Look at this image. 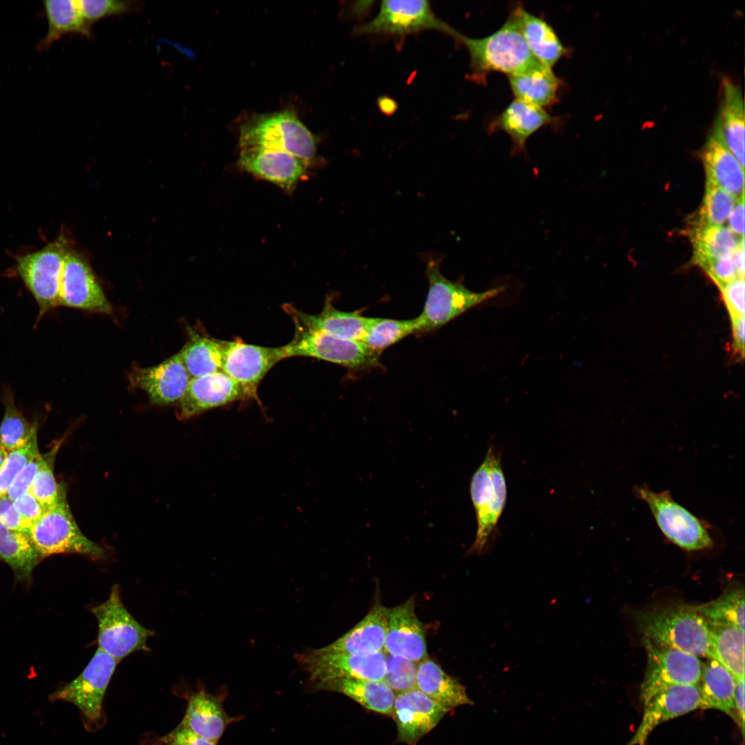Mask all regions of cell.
<instances>
[{"mask_svg":"<svg viewBox=\"0 0 745 745\" xmlns=\"http://www.w3.org/2000/svg\"><path fill=\"white\" fill-rule=\"evenodd\" d=\"M553 119L543 108L515 99L498 115L490 128L506 132L512 140L513 153L519 154L524 151L527 139Z\"/></svg>","mask_w":745,"mask_h":745,"instance_id":"obj_27","label":"cell"},{"mask_svg":"<svg viewBox=\"0 0 745 745\" xmlns=\"http://www.w3.org/2000/svg\"><path fill=\"white\" fill-rule=\"evenodd\" d=\"M644 644L647 651V665L640 686V699L644 705L653 695L668 686L699 684L703 667L699 657L679 650L655 645L646 639H644Z\"/></svg>","mask_w":745,"mask_h":745,"instance_id":"obj_13","label":"cell"},{"mask_svg":"<svg viewBox=\"0 0 745 745\" xmlns=\"http://www.w3.org/2000/svg\"><path fill=\"white\" fill-rule=\"evenodd\" d=\"M226 723L225 713L215 697L200 690L190 697L181 726L217 744Z\"/></svg>","mask_w":745,"mask_h":745,"instance_id":"obj_33","label":"cell"},{"mask_svg":"<svg viewBox=\"0 0 745 745\" xmlns=\"http://www.w3.org/2000/svg\"><path fill=\"white\" fill-rule=\"evenodd\" d=\"M417 665L410 659L386 653L383 682L397 693L417 688Z\"/></svg>","mask_w":745,"mask_h":745,"instance_id":"obj_45","label":"cell"},{"mask_svg":"<svg viewBox=\"0 0 745 745\" xmlns=\"http://www.w3.org/2000/svg\"><path fill=\"white\" fill-rule=\"evenodd\" d=\"M470 493L475 510L477 531L470 553L480 554L485 549L500 519L506 501L507 487L501 453L492 446L474 473Z\"/></svg>","mask_w":745,"mask_h":745,"instance_id":"obj_6","label":"cell"},{"mask_svg":"<svg viewBox=\"0 0 745 745\" xmlns=\"http://www.w3.org/2000/svg\"><path fill=\"white\" fill-rule=\"evenodd\" d=\"M378 106L381 111L386 115H391L397 109L395 101L387 97H381L378 100Z\"/></svg>","mask_w":745,"mask_h":745,"instance_id":"obj_57","label":"cell"},{"mask_svg":"<svg viewBox=\"0 0 745 745\" xmlns=\"http://www.w3.org/2000/svg\"><path fill=\"white\" fill-rule=\"evenodd\" d=\"M2 400L4 414L0 423V446L8 453L24 446L37 430V424L30 423L15 406L10 388H4Z\"/></svg>","mask_w":745,"mask_h":745,"instance_id":"obj_39","label":"cell"},{"mask_svg":"<svg viewBox=\"0 0 745 745\" xmlns=\"http://www.w3.org/2000/svg\"><path fill=\"white\" fill-rule=\"evenodd\" d=\"M168 744H169V745H178V744H175V743H169Z\"/></svg>","mask_w":745,"mask_h":745,"instance_id":"obj_59","label":"cell"},{"mask_svg":"<svg viewBox=\"0 0 745 745\" xmlns=\"http://www.w3.org/2000/svg\"><path fill=\"white\" fill-rule=\"evenodd\" d=\"M734 709L735 722L738 724L743 735L744 730V678L736 679Z\"/></svg>","mask_w":745,"mask_h":745,"instance_id":"obj_53","label":"cell"},{"mask_svg":"<svg viewBox=\"0 0 745 745\" xmlns=\"http://www.w3.org/2000/svg\"><path fill=\"white\" fill-rule=\"evenodd\" d=\"M295 328L292 339L281 346L284 359L309 357L352 369L365 368L377 363L379 354L361 341Z\"/></svg>","mask_w":745,"mask_h":745,"instance_id":"obj_12","label":"cell"},{"mask_svg":"<svg viewBox=\"0 0 745 745\" xmlns=\"http://www.w3.org/2000/svg\"><path fill=\"white\" fill-rule=\"evenodd\" d=\"M687 233L693 245V261L700 267L711 260L732 255L744 240V237L738 236L728 227L699 225L691 221Z\"/></svg>","mask_w":745,"mask_h":745,"instance_id":"obj_34","label":"cell"},{"mask_svg":"<svg viewBox=\"0 0 745 745\" xmlns=\"http://www.w3.org/2000/svg\"><path fill=\"white\" fill-rule=\"evenodd\" d=\"M317 689L341 693L369 711L392 716L395 694L383 681L337 679L320 685Z\"/></svg>","mask_w":745,"mask_h":745,"instance_id":"obj_31","label":"cell"},{"mask_svg":"<svg viewBox=\"0 0 745 745\" xmlns=\"http://www.w3.org/2000/svg\"><path fill=\"white\" fill-rule=\"evenodd\" d=\"M0 524L10 530L28 535L31 528L15 509L13 501L6 495L0 497Z\"/></svg>","mask_w":745,"mask_h":745,"instance_id":"obj_50","label":"cell"},{"mask_svg":"<svg viewBox=\"0 0 745 745\" xmlns=\"http://www.w3.org/2000/svg\"><path fill=\"white\" fill-rule=\"evenodd\" d=\"M48 30L39 43L38 48L43 50L62 36L69 33L80 34L87 37L92 35L91 27L85 21L77 0H46L43 2Z\"/></svg>","mask_w":745,"mask_h":745,"instance_id":"obj_35","label":"cell"},{"mask_svg":"<svg viewBox=\"0 0 745 745\" xmlns=\"http://www.w3.org/2000/svg\"><path fill=\"white\" fill-rule=\"evenodd\" d=\"M701 157L706 183L720 188L736 199L744 197V168L713 130L702 148Z\"/></svg>","mask_w":745,"mask_h":745,"instance_id":"obj_26","label":"cell"},{"mask_svg":"<svg viewBox=\"0 0 745 745\" xmlns=\"http://www.w3.org/2000/svg\"><path fill=\"white\" fill-rule=\"evenodd\" d=\"M284 359L281 346H261L239 339L225 341L221 370L237 381L250 399L259 401L257 388L260 382Z\"/></svg>","mask_w":745,"mask_h":745,"instance_id":"obj_15","label":"cell"},{"mask_svg":"<svg viewBox=\"0 0 745 745\" xmlns=\"http://www.w3.org/2000/svg\"><path fill=\"white\" fill-rule=\"evenodd\" d=\"M79 7L86 23H93L106 17L117 15L138 10L141 1L132 0H79Z\"/></svg>","mask_w":745,"mask_h":745,"instance_id":"obj_46","label":"cell"},{"mask_svg":"<svg viewBox=\"0 0 745 745\" xmlns=\"http://www.w3.org/2000/svg\"><path fill=\"white\" fill-rule=\"evenodd\" d=\"M285 306L297 327L359 341L366 336L373 318L338 310L328 301L322 310L315 315L306 313L289 304Z\"/></svg>","mask_w":745,"mask_h":745,"instance_id":"obj_22","label":"cell"},{"mask_svg":"<svg viewBox=\"0 0 745 745\" xmlns=\"http://www.w3.org/2000/svg\"><path fill=\"white\" fill-rule=\"evenodd\" d=\"M426 274L428 290L421 313L416 317L418 332L440 328L470 308L492 299L505 290L497 286L481 292L468 289L462 283L446 278L440 271L439 261L430 259Z\"/></svg>","mask_w":745,"mask_h":745,"instance_id":"obj_5","label":"cell"},{"mask_svg":"<svg viewBox=\"0 0 745 745\" xmlns=\"http://www.w3.org/2000/svg\"><path fill=\"white\" fill-rule=\"evenodd\" d=\"M43 461V454L39 453L18 474L6 494L10 499L14 501L29 490Z\"/></svg>","mask_w":745,"mask_h":745,"instance_id":"obj_49","label":"cell"},{"mask_svg":"<svg viewBox=\"0 0 745 745\" xmlns=\"http://www.w3.org/2000/svg\"><path fill=\"white\" fill-rule=\"evenodd\" d=\"M239 166L257 177L290 190L305 174L309 165L287 152L241 150Z\"/></svg>","mask_w":745,"mask_h":745,"instance_id":"obj_23","label":"cell"},{"mask_svg":"<svg viewBox=\"0 0 745 745\" xmlns=\"http://www.w3.org/2000/svg\"><path fill=\"white\" fill-rule=\"evenodd\" d=\"M117 663L97 648L81 673L52 697L72 703L88 721L97 722L101 717L103 699Z\"/></svg>","mask_w":745,"mask_h":745,"instance_id":"obj_14","label":"cell"},{"mask_svg":"<svg viewBox=\"0 0 745 745\" xmlns=\"http://www.w3.org/2000/svg\"><path fill=\"white\" fill-rule=\"evenodd\" d=\"M8 452L0 446V469L5 461Z\"/></svg>","mask_w":745,"mask_h":745,"instance_id":"obj_58","label":"cell"},{"mask_svg":"<svg viewBox=\"0 0 745 745\" xmlns=\"http://www.w3.org/2000/svg\"><path fill=\"white\" fill-rule=\"evenodd\" d=\"M522 34L534 57L542 65L552 66L568 51L552 26L542 18L517 5Z\"/></svg>","mask_w":745,"mask_h":745,"instance_id":"obj_32","label":"cell"},{"mask_svg":"<svg viewBox=\"0 0 745 745\" xmlns=\"http://www.w3.org/2000/svg\"><path fill=\"white\" fill-rule=\"evenodd\" d=\"M416 332V317L404 320L373 317L366 336L360 341L380 354L384 349Z\"/></svg>","mask_w":745,"mask_h":745,"instance_id":"obj_41","label":"cell"},{"mask_svg":"<svg viewBox=\"0 0 745 745\" xmlns=\"http://www.w3.org/2000/svg\"><path fill=\"white\" fill-rule=\"evenodd\" d=\"M98 624V648L118 663L136 651H149L147 640L155 632L138 622L124 606L114 585L107 600L90 609Z\"/></svg>","mask_w":745,"mask_h":745,"instance_id":"obj_8","label":"cell"},{"mask_svg":"<svg viewBox=\"0 0 745 745\" xmlns=\"http://www.w3.org/2000/svg\"><path fill=\"white\" fill-rule=\"evenodd\" d=\"M508 77L516 99L540 108L557 101L562 82L550 68L539 63Z\"/></svg>","mask_w":745,"mask_h":745,"instance_id":"obj_28","label":"cell"},{"mask_svg":"<svg viewBox=\"0 0 745 745\" xmlns=\"http://www.w3.org/2000/svg\"><path fill=\"white\" fill-rule=\"evenodd\" d=\"M17 511L32 527L44 513V510L37 499L28 490L13 501Z\"/></svg>","mask_w":745,"mask_h":745,"instance_id":"obj_51","label":"cell"},{"mask_svg":"<svg viewBox=\"0 0 745 745\" xmlns=\"http://www.w3.org/2000/svg\"><path fill=\"white\" fill-rule=\"evenodd\" d=\"M722 99L712 130L744 167V103L740 86L730 79L722 83Z\"/></svg>","mask_w":745,"mask_h":745,"instance_id":"obj_24","label":"cell"},{"mask_svg":"<svg viewBox=\"0 0 745 745\" xmlns=\"http://www.w3.org/2000/svg\"><path fill=\"white\" fill-rule=\"evenodd\" d=\"M709 624L711 658L719 662L735 679L744 678V630L730 624Z\"/></svg>","mask_w":745,"mask_h":745,"instance_id":"obj_38","label":"cell"},{"mask_svg":"<svg viewBox=\"0 0 745 745\" xmlns=\"http://www.w3.org/2000/svg\"><path fill=\"white\" fill-rule=\"evenodd\" d=\"M62 441H57L48 452L43 454L42 465L29 489L44 511L54 507L66 496L65 486L57 484L54 474L56 455Z\"/></svg>","mask_w":745,"mask_h":745,"instance_id":"obj_40","label":"cell"},{"mask_svg":"<svg viewBox=\"0 0 745 745\" xmlns=\"http://www.w3.org/2000/svg\"><path fill=\"white\" fill-rule=\"evenodd\" d=\"M644 707L639 726L626 745H645L659 725L699 708L698 684L668 686L653 695Z\"/></svg>","mask_w":745,"mask_h":745,"instance_id":"obj_19","label":"cell"},{"mask_svg":"<svg viewBox=\"0 0 745 745\" xmlns=\"http://www.w3.org/2000/svg\"><path fill=\"white\" fill-rule=\"evenodd\" d=\"M29 536L41 560L59 554H78L92 560L106 556L104 549L79 528L66 496L44 512L32 526Z\"/></svg>","mask_w":745,"mask_h":745,"instance_id":"obj_7","label":"cell"},{"mask_svg":"<svg viewBox=\"0 0 745 745\" xmlns=\"http://www.w3.org/2000/svg\"><path fill=\"white\" fill-rule=\"evenodd\" d=\"M388 630V608L375 606L352 628L322 647L326 651L369 655L384 651Z\"/></svg>","mask_w":745,"mask_h":745,"instance_id":"obj_25","label":"cell"},{"mask_svg":"<svg viewBox=\"0 0 745 745\" xmlns=\"http://www.w3.org/2000/svg\"><path fill=\"white\" fill-rule=\"evenodd\" d=\"M732 324L733 347L736 353L744 357V317L731 319Z\"/></svg>","mask_w":745,"mask_h":745,"instance_id":"obj_55","label":"cell"},{"mask_svg":"<svg viewBox=\"0 0 745 745\" xmlns=\"http://www.w3.org/2000/svg\"><path fill=\"white\" fill-rule=\"evenodd\" d=\"M426 30H439L451 36L455 29L435 15L428 1L386 0L376 17L356 27L354 33L403 37Z\"/></svg>","mask_w":745,"mask_h":745,"instance_id":"obj_11","label":"cell"},{"mask_svg":"<svg viewBox=\"0 0 745 745\" xmlns=\"http://www.w3.org/2000/svg\"><path fill=\"white\" fill-rule=\"evenodd\" d=\"M737 199L720 188L706 183L702 206L691 221L700 225L722 226Z\"/></svg>","mask_w":745,"mask_h":745,"instance_id":"obj_43","label":"cell"},{"mask_svg":"<svg viewBox=\"0 0 745 745\" xmlns=\"http://www.w3.org/2000/svg\"><path fill=\"white\" fill-rule=\"evenodd\" d=\"M636 497L644 501L664 537L687 551L711 548L712 526L678 503L670 493L655 491L646 484L635 486Z\"/></svg>","mask_w":745,"mask_h":745,"instance_id":"obj_4","label":"cell"},{"mask_svg":"<svg viewBox=\"0 0 745 745\" xmlns=\"http://www.w3.org/2000/svg\"><path fill=\"white\" fill-rule=\"evenodd\" d=\"M0 559L13 570L17 582L30 584L42 561L28 534L10 530L0 524Z\"/></svg>","mask_w":745,"mask_h":745,"instance_id":"obj_36","label":"cell"},{"mask_svg":"<svg viewBox=\"0 0 745 745\" xmlns=\"http://www.w3.org/2000/svg\"><path fill=\"white\" fill-rule=\"evenodd\" d=\"M108 314L112 307L87 260L71 248L62 269L59 306Z\"/></svg>","mask_w":745,"mask_h":745,"instance_id":"obj_16","label":"cell"},{"mask_svg":"<svg viewBox=\"0 0 745 745\" xmlns=\"http://www.w3.org/2000/svg\"><path fill=\"white\" fill-rule=\"evenodd\" d=\"M224 346L225 341L191 330L188 341L179 350L191 378L221 371Z\"/></svg>","mask_w":745,"mask_h":745,"instance_id":"obj_37","label":"cell"},{"mask_svg":"<svg viewBox=\"0 0 745 745\" xmlns=\"http://www.w3.org/2000/svg\"><path fill=\"white\" fill-rule=\"evenodd\" d=\"M162 741L168 744L175 743L178 745H216L181 726L166 736Z\"/></svg>","mask_w":745,"mask_h":745,"instance_id":"obj_52","label":"cell"},{"mask_svg":"<svg viewBox=\"0 0 745 745\" xmlns=\"http://www.w3.org/2000/svg\"><path fill=\"white\" fill-rule=\"evenodd\" d=\"M732 257L737 269L739 279H744V240L733 252Z\"/></svg>","mask_w":745,"mask_h":745,"instance_id":"obj_56","label":"cell"},{"mask_svg":"<svg viewBox=\"0 0 745 745\" xmlns=\"http://www.w3.org/2000/svg\"><path fill=\"white\" fill-rule=\"evenodd\" d=\"M416 684L417 689L448 712L471 704L464 686L428 657L417 665Z\"/></svg>","mask_w":745,"mask_h":745,"instance_id":"obj_29","label":"cell"},{"mask_svg":"<svg viewBox=\"0 0 745 745\" xmlns=\"http://www.w3.org/2000/svg\"><path fill=\"white\" fill-rule=\"evenodd\" d=\"M250 399L245 389L225 372L192 378L178 403L177 417L188 419L206 410Z\"/></svg>","mask_w":745,"mask_h":745,"instance_id":"obj_20","label":"cell"},{"mask_svg":"<svg viewBox=\"0 0 745 745\" xmlns=\"http://www.w3.org/2000/svg\"><path fill=\"white\" fill-rule=\"evenodd\" d=\"M191 379L179 351L156 366L137 368L130 376L132 386L143 390L157 405L178 404Z\"/></svg>","mask_w":745,"mask_h":745,"instance_id":"obj_18","label":"cell"},{"mask_svg":"<svg viewBox=\"0 0 745 745\" xmlns=\"http://www.w3.org/2000/svg\"><path fill=\"white\" fill-rule=\"evenodd\" d=\"M70 250L66 238L59 236L41 249L17 259V274L38 306L37 322L59 306L62 269Z\"/></svg>","mask_w":745,"mask_h":745,"instance_id":"obj_9","label":"cell"},{"mask_svg":"<svg viewBox=\"0 0 745 745\" xmlns=\"http://www.w3.org/2000/svg\"><path fill=\"white\" fill-rule=\"evenodd\" d=\"M240 150H260L292 154L307 163L314 159L316 141L291 111L259 115L240 129Z\"/></svg>","mask_w":745,"mask_h":745,"instance_id":"obj_3","label":"cell"},{"mask_svg":"<svg viewBox=\"0 0 745 745\" xmlns=\"http://www.w3.org/2000/svg\"><path fill=\"white\" fill-rule=\"evenodd\" d=\"M295 657L316 689L337 679L383 681L386 673V653L383 651L369 655H350L326 651L320 648L297 653Z\"/></svg>","mask_w":745,"mask_h":745,"instance_id":"obj_10","label":"cell"},{"mask_svg":"<svg viewBox=\"0 0 745 745\" xmlns=\"http://www.w3.org/2000/svg\"><path fill=\"white\" fill-rule=\"evenodd\" d=\"M451 37L468 50L470 76L480 81L490 72L516 74L539 63L531 53L522 34L517 5L503 26L491 34L471 38L455 30Z\"/></svg>","mask_w":745,"mask_h":745,"instance_id":"obj_1","label":"cell"},{"mask_svg":"<svg viewBox=\"0 0 745 745\" xmlns=\"http://www.w3.org/2000/svg\"><path fill=\"white\" fill-rule=\"evenodd\" d=\"M744 199H738L728 216L729 228L739 237H744Z\"/></svg>","mask_w":745,"mask_h":745,"instance_id":"obj_54","label":"cell"},{"mask_svg":"<svg viewBox=\"0 0 745 745\" xmlns=\"http://www.w3.org/2000/svg\"><path fill=\"white\" fill-rule=\"evenodd\" d=\"M701 268L718 288L739 279L732 255L711 260Z\"/></svg>","mask_w":745,"mask_h":745,"instance_id":"obj_47","label":"cell"},{"mask_svg":"<svg viewBox=\"0 0 745 745\" xmlns=\"http://www.w3.org/2000/svg\"><path fill=\"white\" fill-rule=\"evenodd\" d=\"M448 711L417 688L395 695L392 717L397 742L417 745Z\"/></svg>","mask_w":745,"mask_h":745,"instance_id":"obj_17","label":"cell"},{"mask_svg":"<svg viewBox=\"0 0 745 745\" xmlns=\"http://www.w3.org/2000/svg\"><path fill=\"white\" fill-rule=\"evenodd\" d=\"M696 608L710 624H730L744 630V592L742 588L730 589L717 599Z\"/></svg>","mask_w":745,"mask_h":745,"instance_id":"obj_42","label":"cell"},{"mask_svg":"<svg viewBox=\"0 0 745 745\" xmlns=\"http://www.w3.org/2000/svg\"><path fill=\"white\" fill-rule=\"evenodd\" d=\"M699 684V708L718 710L729 715L735 722V677L716 659L709 658L702 667Z\"/></svg>","mask_w":745,"mask_h":745,"instance_id":"obj_30","label":"cell"},{"mask_svg":"<svg viewBox=\"0 0 745 745\" xmlns=\"http://www.w3.org/2000/svg\"><path fill=\"white\" fill-rule=\"evenodd\" d=\"M637 620L644 639L711 658V626L696 607H658L641 612Z\"/></svg>","mask_w":745,"mask_h":745,"instance_id":"obj_2","label":"cell"},{"mask_svg":"<svg viewBox=\"0 0 745 745\" xmlns=\"http://www.w3.org/2000/svg\"><path fill=\"white\" fill-rule=\"evenodd\" d=\"M744 279L719 287L731 319L744 317Z\"/></svg>","mask_w":745,"mask_h":745,"instance_id":"obj_48","label":"cell"},{"mask_svg":"<svg viewBox=\"0 0 745 745\" xmlns=\"http://www.w3.org/2000/svg\"><path fill=\"white\" fill-rule=\"evenodd\" d=\"M384 650L418 664L427 658L424 628L415 614L413 597L388 608V630Z\"/></svg>","mask_w":745,"mask_h":745,"instance_id":"obj_21","label":"cell"},{"mask_svg":"<svg viewBox=\"0 0 745 745\" xmlns=\"http://www.w3.org/2000/svg\"><path fill=\"white\" fill-rule=\"evenodd\" d=\"M39 453L37 430L34 432L24 446L8 453L0 469V497L7 494L18 474Z\"/></svg>","mask_w":745,"mask_h":745,"instance_id":"obj_44","label":"cell"}]
</instances>
